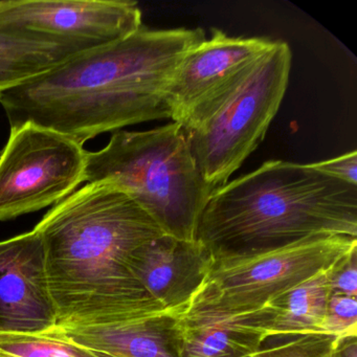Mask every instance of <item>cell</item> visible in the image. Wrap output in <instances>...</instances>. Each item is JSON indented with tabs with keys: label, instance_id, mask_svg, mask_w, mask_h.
<instances>
[{
	"label": "cell",
	"instance_id": "d6986e66",
	"mask_svg": "<svg viewBox=\"0 0 357 357\" xmlns=\"http://www.w3.org/2000/svg\"><path fill=\"white\" fill-rule=\"evenodd\" d=\"M330 296L357 298V248L329 268Z\"/></svg>",
	"mask_w": 357,
	"mask_h": 357
},
{
	"label": "cell",
	"instance_id": "e0dca14e",
	"mask_svg": "<svg viewBox=\"0 0 357 357\" xmlns=\"http://www.w3.org/2000/svg\"><path fill=\"white\" fill-rule=\"evenodd\" d=\"M337 336L326 333H282L263 338L257 357H331Z\"/></svg>",
	"mask_w": 357,
	"mask_h": 357
},
{
	"label": "cell",
	"instance_id": "7c38bea8",
	"mask_svg": "<svg viewBox=\"0 0 357 357\" xmlns=\"http://www.w3.org/2000/svg\"><path fill=\"white\" fill-rule=\"evenodd\" d=\"M53 331L100 357H181V321L174 313Z\"/></svg>",
	"mask_w": 357,
	"mask_h": 357
},
{
	"label": "cell",
	"instance_id": "44dd1931",
	"mask_svg": "<svg viewBox=\"0 0 357 357\" xmlns=\"http://www.w3.org/2000/svg\"><path fill=\"white\" fill-rule=\"evenodd\" d=\"M331 357H357V335L336 337Z\"/></svg>",
	"mask_w": 357,
	"mask_h": 357
},
{
	"label": "cell",
	"instance_id": "9a60e30c",
	"mask_svg": "<svg viewBox=\"0 0 357 357\" xmlns=\"http://www.w3.org/2000/svg\"><path fill=\"white\" fill-rule=\"evenodd\" d=\"M181 357H240L255 354L264 334L231 319L179 315Z\"/></svg>",
	"mask_w": 357,
	"mask_h": 357
},
{
	"label": "cell",
	"instance_id": "ffe728a7",
	"mask_svg": "<svg viewBox=\"0 0 357 357\" xmlns=\"http://www.w3.org/2000/svg\"><path fill=\"white\" fill-rule=\"evenodd\" d=\"M311 166L319 172L325 173L334 178L357 185L356 150L338 158L311 164Z\"/></svg>",
	"mask_w": 357,
	"mask_h": 357
},
{
	"label": "cell",
	"instance_id": "5b68a950",
	"mask_svg": "<svg viewBox=\"0 0 357 357\" xmlns=\"http://www.w3.org/2000/svg\"><path fill=\"white\" fill-rule=\"evenodd\" d=\"M291 57L287 43L275 41L237 86L181 125L198 170L215 189L264 139L285 96Z\"/></svg>",
	"mask_w": 357,
	"mask_h": 357
},
{
	"label": "cell",
	"instance_id": "4fadbf2b",
	"mask_svg": "<svg viewBox=\"0 0 357 357\" xmlns=\"http://www.w3.org/2000/svg\"><path fill=\"white\" fill-rule=\"evenodd\" d=\"M329 268L319 271L310 279L271 298L258 310L231 321L265 336L324 333L330 296Z\"/></svg>",
	"mask_w": 357,
	"mask_h": 357
},
{
	"label": "cell",
	"instance_id": "ac0fdd59",
	"mask_svg": "<svg viewBox=\"0 0 357 357\" xmlns=\"http://www.w3.org/2000/svg\"><path fill=\"white\" fill-rule=\"evenodd\" d=\"M324 333L330 335H357L356 298L330 296L324 321Z\"/></svg>",
	"mask_w": 357,
	"mask_h": 357
},
{
	"label": "cell",
	"instance_id": "6da1fadb",
	"mask_svg": "<svg viewBox=\"0 0 357 357\" xmlns=\"http://www.w3.org/2000/svg\"><path fill=\"white\" fill-rule=\"evenodd\" d=\"M204 40L202 29L143 26L1 93L0 105L11 127L32 123L81 146L129 125L170 119L169 84L185 55Z\"/></svg>",
	"mask_w": 357,
	"mask_h": 357
},
{
	"label": "cell",
	"instance_id": "52a82bcc",
	"mask_svg": "<svg viewBox=\"0 0 357 357\" xmlns=\"http://www.w3.org/2000/svg\"><path fill=\"white\" fill-rule=\"evenodd\" d=\"M87 151L74 139L24 123L11 127L0 154V221L68 197L85 183Z\"/></svg>",
	"mask_w": 357,
	"mask_h": 357
},
{
	"label": "cell",
	"instance_id": "3957f363",
	"mask_svg": "<svg viewBox=\"0 0 357 357\" xmlns=\"http://www.w3.org/2000/svg\"><path fill=\"white\" fill-rule=\"evenodd\" d=\"M319 235L357 237V185L311 165L271 160L215 190L200 215L195 241L220 261Z\"/></svg>",
	"mask_w": 357,
	"mask_h": 357
},
{
	"label": "cell",
	"instance_id": "5bb4252c",
	"mask_svg": "<svg viewBox=\"0 0 357 357\" xmlns=\"http://www.w3.org/2000/svg\"><path fill=\"white\" fill-rule=\"evenodd\" d=\"M84 52L78 45L0 29V95Z\"/></svg>",
	"mask_w": 357,
	"mask_h": 357
},
{
	"label": "cell",
	"instance_id": "7402d4cb",
	"mask_svg": "<svg viewBox=\"0 0 357 357\" xmlns=\"http://www.w3.org/2000/svg\"><path fill=\"white\" fill-rule=\"evenodd\" d=\"M240 357H257V356H256V353H255V354L245 355V356H240Z\"/></svg>",
	"mask_w": 357,
	"mask_h": 357
},
{
	"label": "cell",
	"instance_id": "7a4b0ae2",
	"mask_svg": "<svg viewBox=\"0 0 357 357\" xmlns=\"http://www.w3.org/2000/svg\"><path fill=\"white\" fill-rule=\"evenodd\" d=\"M45 246L56 328L109 325L165 310L129 268L131 255L164 235L121 188L87 183L35 227Z\"/></svg>",
	"mask_w": 357,
	"mask_h": 357
},
{
	"label": "cell",
	"instance_id": "277c9868",
	"mask_svg": "<svg viewBox=\"0 0 357 357\" xmlns=\"http://www.w3.org/2000/svg\"><path fill=\"white\" fill-rule=\"evenodd\" d=\"M85 183L108 181L126 192L165 235L195 241L200 215L214 193L198 170L181 125L118 131L87 152Z\"/></svg>",
	"mask_w": 357,
	"mask_h": 357
},
{
	"label": "cell",
	"instance_id": "ba28073f",
	"mask_svg": "<svg viewBox=\"0 0 357 357\" xmlns=\"http://www.w3.org/2000/svg\"><path fill=\"white\" fill-rule=\"evenodd\" d=\"M142 11L130 0H1L0 29L47 37L83 49L139 31Z\"/></svg>",
	"mask_w": 357,
	"mask_h": 357
},
{
	"label": "cell",
	"instance_id": "8fae6325",
	"mask_svg": "<svg viewBox=\"0 0 357 357\" xmlns=\"http://www.w3.org/2000/svg\"><path fill=\"white\" fill-rule=\"evenodd\" d=\"M197 241L162 235L135 250L129 268L144 289L165 310L183 314L213 264Z\"/></svg>",
	"mask_w": 357,
	"mask_h": 357
},
{
	"label": "cell",
	"instance_id": "8992f818",
	"mask_svg": "<svg viewBox=\"0 0 357 357\" xmlns=\"http://www.w3.org/2000/svg\"><path fill=\"white\" fill-rule=\"evenodd\" d=\"M357 248V237L319 235L280 250L213 261L183 314L231 319L331 267Z\"/></svg>",
	"mask_w": 357,
	"mask_h": 357
},
{
	"label": "cell",
	"instance_id": "30bf717a",
	"mask_svg": "<svg viewBox=\"0 0 357 357\" xmlns=\"http://www.w3.org/2000/svg\"><path fill=\"white\" fill-rule=\"evenodd\" d=\"M56 326L41 236L33 229L0 241V333L41 334Z\"/></svg>",
	"mask_w": 357,
	"mask_h": 357
},
{
	"label": "cell",
	"instance_id": "9c48e42d",
	"mask_svg": "<svg viewBox=\"0 0 357 357\" xmlns=\"http://www.w3.org/2000/svg\"><path fill=\"white\" fill-rule=\"evenodd\" d=\"M273 43L212 30L210 39L185 55L169 84L166 101L171 120L181 125L222 99Z\"/></svg>",
	"mask_w": 357,
	"mask_h": 357
},
{
	"label": "cell",
	"instance_id": "2e32d148",
	"mask_svg": "<svg viewBox=\"0 0 357 357\" xmlns=\"http://www.w3.org/2000/svg\"><path fill=\"white\" fill-rule=\"evenodd\" d=\"M0 357H100L53 330L41 334L0 333Z\"/></svg>",
	"mask_w": 357,
	"mask_h": 357
}]
</instances>
